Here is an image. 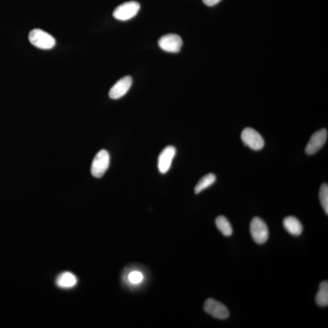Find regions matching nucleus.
Segmentation results:
<instances>
[{
  "label": "nucleus",
  "mask_w": 328,
  "mask_h": 328,
  "mask_svg": "<svg viewBox=\"0 0 328 328\" xmlns=\"http://www.w3.org/2000/svg\"><path fill=\"white\" fill-rule=\"evenodd\" d=\"M29 40L32 45L42 49H51L56 45V40L51 35L39 29L30 32Z\"/></svg>",
  "instance_id": "f257e3e1"
},
{
  "label": "nucleus",
  "mask_w": 328,
  "mask_h": 328,
  "mask_svg": "<svg viewBox=\"0 0 328 328\" xmlns=\"http://www.w3.org/2000/svg\"><path fill=\"white\" fill-rule=\"evenodd\" d=\"M110 163V154L105 150H101L95 156L92 161L91 172L96 178L102 177L108 170Z\"/></svg>",
  "instance_id": "f03ea898"
},
{
  "label": "nucleus",
  "mask_w": 328,
  "mask_h": 328,
  "mask_svg": "<svg viewBox=\"0 0 328 328\" xmlns=\"http://www.w3.org/2000/svg\"><path fill=\"white\" fill-rule=\"evenodd\" d=\"M250 231L252 239L255 243L262 245L268 240L269 230L268 226L259 217L252 219L250 225Z\"/></svg>",
  "instance_id": "7ed1b4c3"
},
{
  "label": "nucleus",
  "mask_w": 328,
  "mask_h": 328,
  "mask_svg": "<svg viewBox=\"0 0 328 328\" xmlns=\"http://www.w3.org/2000/svg\"><path fill=\"white\" fill-rule=\"evenodd\" d=\"M140 8V4L137 2L124 3L113 12V16L121 21H127L137 15Z\"/></svg>",
  "instance_id": "20e7f679"
},
{
  "label": "nucleus",
  "mask_w": 328,
  "mask_h": 328,
  "mask_svg": "<svg viewBox=\"0 0 328 328\" xmlns=\"http://www.w3.org/2000/svg\"><path fill=\"white\" fill-rule=\"evenodd\" d=\"M242 140L246 146L254 150H260L265 146V141L257 131L252 128H246L242 133Z\"/></svg>",
  "instance_id": "39448f33"
},
{
  "label": "nucleus",
  "mask_w": 328,
  "mask_h": 328,
  "mask_svg": "<svg viewBox=\"0 0 328 328\" xmlns=\"http://www.w3.org/2000/svg\"><path fill=\"white\" fill-rule=\"evenodd\" d=\"M204 309L208 314L220 320H225L229 317V312L227 307L220 301L213 298H208L205 301Z\"/></svg>",
  "instance_id": "423d86ee"
},
{
  "label": "nucleus",
  "mask_w": 328,
  "mask_h": 328,
  "mask_svg": "<svg viewBox=\"0 0 328 328\" xmlns=\"http://www.w3.org/2000/svg\"><path fill=\"white\" fill-rule=\"evenodd\" d=\"M159 46L162 50L177 53L181 50L183 42L178 35L170 34L165 35L159 40Z\"/></svg>",
  "instance_id": "0eeeda50"
},
{
  "label": "nucleus",
  "mask_w": 328,
  "mask_h": 328,
  "mask_svg": "<svg viewBox=\"0 0 328 328\" xmlns=\"http://www.w3.org/2000/svg\"><path fill=\"white\" fill-rule=\"evenodd\" d=\"M327 138V131L321 129L313 133L306 147L307 155H313L320 150L326 143Z\"/></svg>",
  "instance_id": "6e6552de"
},
{
  "label": "nucleus",
  "mask_w": 328,
  "mask_h": 328,
  "mask_svg": "<svg viewBox=\"0 0 328 328\" xmlns=\"http://www.w3.org/2000/svg\"><path fill=\"white\" fill-rule=\"evenodd\" d=\"M176 153L175 147L172 146L165 147L162 151L158 158V167L159 172L165 174L170 170Z\"/></svg>",
  "instance_id": "1a4fd4ad"
},
{
  "label": "nucleus",
  "mask_w": 328,
  "mask_h": 328,
  "mask_svg": "<svg viewBox=\"0 0 328 328\" xmlns=\"http://www.w3.org/2000/svg\"><path fill=\"white\" fill-rule=\"evenodd\" d=\"M132 83V78L129 75L121 78L110 89L109 92L110 97L112 99H118V98L123 97L129 91Z\"/></svg>",
  "instance_id": "9d476101"
},
{
  "label": "nucleus",
  "mask_w": 328,
  "mask_h": 328,
  "mask_svg": "<svg viewBox=\"0 0 328 328\" xmlns=\"http://www.w3.org/2000/svg\"><path fill=\"white\" fill-rule=\"evenodd\" d=\"M78 279L76 276L72 272H65L60 274L57 277L56 285L62 289H70L76 286Z\"/></svg>",
  "instance_id": "9b49d317"
},
{
  "label": "nucleus",
  "mask_w": 328,
  "mask_h": 328,
  "mask_svg": "<svg viewBox=\"0 0 328 328\" xmlns=\"http://www.w3.org/2000/svg\"><path fill=\"white\" fill-rule=\"evenodd\" d=\"M283 226L286 230L294 236H299L302 233V224L294 216L285 217L283 221Z\"/></svg>",
  "instance_id": "f8f14e48"
},
{
  "label": "nucleus",
  "mask_w": 328,
  "mask_h": 328,
  "mask_svg": "<svg viewBox=\"0 0 328 328\" xmlns=\"http://www.w3.org/2000/svg\"><path fill=\"white\" fill-rule=\"evenodd\" d=\"M216 177L213 173H208L199 180L194 187V193L199 194L215 182Z\"/></svg>",
  "instance_id": "ddd939ff"
},
{
  "label": "nucleus",
  "mask_w": 328,
  "mask_h": 328,
  "mask_svg": "<svg viewBox=\"0 0 328 328\" xmlns=\"http://www.w3.org/2000/svg\"><path fill=\"white\" fill-rule=\"evenodd\" d=\"M316 303L321 307L328 305V283L327 281L321 282L315 298Z\"/></svg>",
  "instance_id": "4468645a"
},
{
  "label": "nucleus",
  "mask_w": 328,
  "mask_h": 328,
  "mask_svg": "<svg viewBox=\"0 0 328 328\" xmlns=\"http://www.w3.org/2000/svg\"><path fill=\"white\" fill-rule=\"evenodd\" d=\"M218 230L226 237H230L233 234V229L229 220L224 216H220L215 220Z\"/></svg>",
  "instance_id": "2eb2a0df"
},
{
  "label": "nucleus",
  "mask_w": 328,
  "mask_h": 328,
  "mask_svg": "<svg viewBox=\"0 0 328 328\" xmlns=\"http://www.w3.org/2000/svg\"><path fill=\"white\" fill-rule=\"evenodd\" d=\"M319 198H320L321 204L323 207L325 213H328V185L326 183H324L321 185L319 191Z\"/></svg>",
  "instance_id": "dca6fc26"
},
{
  "label": "nucleus",
  "mask_w": 328,
  "mask_h": 328,
  "mask_svg": "<svg viewBox=\"0 0 328 328\" xmlns=\"http://www.w3.org/2000/svg\"><path fill=\"white\" fill-rule=\"evenodd\" d=\"M128 279L132 283L138 284L141 282L142 280H143V275L138 271H133L128 276Z\"/></svg>",
  "instance_id": "f3484780"
},
{
  "label": "nucleus",
  "mask_w": 328,
  "mask_h": 328,
  "mask_svg": "<svg viewBox=\"0 0 328 328\" xmlns=\"http://www.w3.org/2000/svg\"><path fill=\"white\" fill-rule=\"evenodd\" d=\"M202 1L208 7H213V6L219 4L222 0H202Z\"/></svg>",
  "instance_id": "a211bd4d"
}]
</instances>
